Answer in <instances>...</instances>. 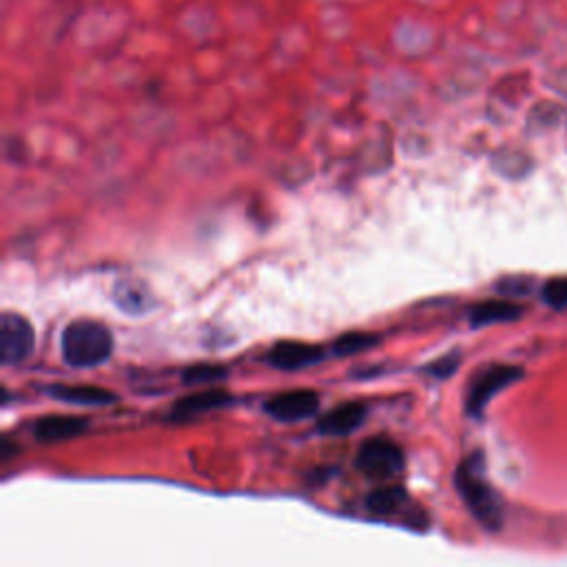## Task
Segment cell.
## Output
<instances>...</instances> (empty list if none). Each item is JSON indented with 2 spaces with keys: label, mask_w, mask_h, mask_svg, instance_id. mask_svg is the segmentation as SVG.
I'll return each mask as SVG.
<instances>
[{
  "label": "cell",
  "mask_w": 567,
  "mask_h": 567,
  "mask_svg": "<svg viewBox=\"0 0 567 567\" xmlns=\"http://www.w3.org/2000/svg\"><path fill=\"white\" fill-rule=\"evenodd\" d=\"M62 359L74 368H94L113 353L111 331L94 320H76L62 331Z\"/></svg>",
  "instance_id": "obj_1"
},
{
  "label": "cell",
  "mask_w": 567,
  "mask_h": 567,
  "mask_svg": "<svg viewBox=\"0 0 567 567\" xmlns=\"http://www.w3.org/2000/svg\"><path fill=\"white\" fill-rule=\"evenodd\" d=\"M457 490L464 496L466 506L470 508V513L477 517V521L488 528V530H498L503 523V508L498 494L494 492V488L485 481L483 474V461L481 455H474L470 459H466L459 470H457Z\"/></svg>",
  "instance_id": "obj_2"
},
{
  "label": "cell",
  "mask_w": 567,
  "mask_h": 567,
  "mask_svg": "<svg viewBox=\"0 0 567 567\" xmlns=\"http://www.w3.org/2000/svg\"><path fill=\"white\" fill-rule=\"evenodd\" d=\"M355 464H357L359 472L366 474L368 479L384 481V479L397 477L404 470L406 459H404V451L395 444V441L384 439V436H374V439L363 441Z\"/></svg>",
  "instance_id": "obj_3"
},
{
  "label": "cell",
  "mask_w": 567,
  "mask_h": 567,
  "mask_svg": "<svg viewBox=\"0 0 567 567\" xmlns=\"http://www.w3.org/2000/svg\"><path fill=\"white\" fill-rule=\"evenodd\" d=\"M521 368L515 366H492L488 370H483L477 380L470 384V393H468V415L472 417H481L485 406L492 402V397L496 393H501L503 389H508L510 384H515L517 380H521Z\"/></svg>",
  "instance_id": "obj_4"
},
{
  "label": "cell",
  "mask_w": 567,
  "mask_h": 567,
  "mask_svg": "<svg viewBox=\"0 0 567 567\" xmlns=\"http://www.w3.org/2000/svg\"><path fill=\"white\" fill-rule=\"evenodd\" d=\"M36 333L19 312H3L0 318V357L5 363H19L34 350Z\"/></svg>",
  "instance_id": "obj_5"
},
{
  "label": "cell",
  "mask_w": 567,
  "mask_h": 567,
  "mask_svg": "<svg viewBox=\"0 0 567 567\" xmlns=\"http://www.w3.org/2000/svg\"><path fill=\"white\" fill-rule=\"evenodd\" d=\"M264 410L284 423H293V421H301L312 417L315 412L320 410V395L312 391H291V393H282L271 397L264 404Z\"/></svg>",
  "instance_id": "obj_6"
},
{
  "label": "cell",
  "mask_w": 567,
  "mask_h": 567,
  "mask_svg": "<svg viewBox=\"0 0 567 567\" xmlns=\"http://www.w3.org/2000/svg\"><path fill=\"white\" fill-rule=\"evenodd\" d=\"M324 357H326L324 348L312 346V344H301V342H280L269 353L271 366L278 370H284V372L315 366V363H320Z\"/></svg>",
  "instance_id": "obj_7"
},
{
  "label": "cell",
  "mask_w": 567,
  "mask_h": 567,
  "mask_svg": "<svg viewBox=\"0 0 567 567\" xmlns=\"http://www.w3.org/2000/svg\"><path fill=\"white\" fill-rule=\"evenodd\" d=\"M89 428V421L85 417L76 415H49L36 421L34 434L40 444H62L81 436Z\"/></svg>",
  "instance_id": "obj_8"
},
{
  "label": "cell",
  "mask_w": 567,
  "mask_h": 567,
  "mask_svg": "<svg viewBox=\"0 0 567 567\" xmlns=\"http://www.w3.org/2000/svg\"><path fill=\"white\" fill-rule=\"evenodd\" d=\"M366 419V408L361 404H342L335 410L326 412L320 423L318 430L326 436H346L350 432H355Z\"/></svg>",
  "instance_id": "obj_9"
},
{
  "label": "cell",
  "mask_w": 567,
  "mask_h": 567,
  "mask_svg": "<svg viewBox=\"0 0 567 567\" xmlns=\"http://www.w3.org/2000/svg\"><path fill=\"white\" fill-rule=\"evenodd\" d=\"M408 506V492L402 485H384L366 498V510L374 517H393Z\"/></svg>",
  "instance_id": "obj_10"
},
{
  "label": "cell",
  "mask_w": 567,
  "mask_h": 567,
  "mask_svg": "<svg viewBox=\"0 0 567 567\" xmlns=\"http://www.w3.org/2000/svg\"><path fill=\"white\" fill-rule=\"evenodd\" d=\"M49 395L74 406H107L118 399L107 389L98 386H51Z\"/></svg>",
  "instance_id": "obj_11"
},
{
  "label": "cell",
  "mask_w": 567,
  "mask_h": 567,
  "mask_svg": "<svg viewBox=\"0 0 567 567\" xmlns=\"http://www.w3.org/2000/svg\"><path fill=\"white\" fill-rule=\"evenodd\" d=\"M113 299H115L120 310L130 312V315L147 312L153 306V297H151L149 288L145 284L132 282V280H124V282L115 284Z\"/></svg>",
  "instance_id": "obj_12"
},
{
  "label": "cell",
  "mask_w": 567,
  "mask_h": 567,
  "mask_svg": "<svg viewBox=\"0 0 567 567\" xmlns=\"http://www.w3.org/2000/svg\"><path fill=\"white\" fill-rule=\"evenodd\" d=\"M523 308L515 301H483L470 310L472 326H488L498 322H515Z\"/></svg>",
  "instance_id": "obj_13"
},
{
  "label": "cell",
  "mask_w": 567,
  "mask_h": 567,
  "mask_svg": "<svg viewBox=\"0 0 567 567\" xmlns=\"http://www.w3.org/2000/svg\"><path fill=\"white\" fill-rule=\"evenodd\" d=\"M231 395H226L224 391H202L196 395H188L184 399H180L175 404V412L180 415H194V412H207V410H215L222 408L226 404H231Z\"/></svg>",
  "instance_id": "obj_14"
},
{
  "label": "cell",
  "mask_w": 567,
  "mask_h": 567,
  "mask_svg": "<svg viewBox=\"0 0 567 567\" xmlns=\"http://www.w3.org/2000/svg\"><path fill=\"white\" fill-rule=\"evenodd\" d=\"M377 344V335L370 333H346L333 344V355L337 357H350L357 355L370 346Z\"/></svg>",
  "instance_id": "obj_15"
},
{
  "label": "cell",
  "mask_w": 567,
  "mask_h": 567,
  "mask_svg": "<svg viewBox=\"0 0 567 567\" xmlns=\"http://www.w3.org/2000/svg\"><path fill=\"white\" fill-rule=\"evenodd\" d=\"M226 377V370L215 363H198L184 370V384L198 386V384H209V382H220Z\"/></svg>",
  "instance_id": "obj_16"
},
{
  "label": "cell",
  "mask_w": 567,
  "mask_h": 567,
  "mask_svg": "<svg viewBox=\"0 0 567 567\" xmlns=\"http://www.w3.org/2000/svg\"><path fill=\"white\" fill-rule=\"evenodd\" d=\"M543 299L554 308H567V278H554L543 286Z\"/></svg>",
  "instance_id": "obj_17"
},
{
  "label": "cell",
  "mask_w": 567,
  "mask_h": 567,
  "mask_svg": "<svg viewBox=\"0 0 567 567\" xmlns=\"http://www.w3.org/2000/svg\"><path fill=\"white\" fill-rule=\"evenodd\" d=\"M459 368V355H444L441 359L426 366V372L432 377H451Z\"/></svg>",
  "instance_id": "obj_18"
}]
</instances>
